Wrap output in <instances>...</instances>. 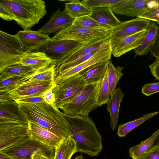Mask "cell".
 I'll list each match as a JSON object with an SVG mask.
<instances>
[{
    "label": "cell",
    "instance_id": "cell-1",
    "mask_svg": "<svg viewBox=\"0 0 159 159\" xmlns=\"http://www.w3.org/2000/svg\"><path fill=\"white\" fill-rule=\"evenodd\" d=\"M21 116L50 132L61 140L71 136L70 125L63 113L53 105L44 101L35 103L18 104Z\"/></svg>",
    "mask_w": 159,
    "mask_h": 159
},
{
    "label": "cell",
    "instance_id": "cell-2",
    "mask_svg": "<svg viewBox=\"0 0 159 159\" xmlns=\"http://www.w3.org/2000/svg\"><path fill=\"white\" fill-rule=\"evenodd\" d=\"M64 115L70 125L71 137L76 143L77 152L98 156L103 148L102 136L92 119Z\"/></svg>",
    "mask_w": 159,
    "mask_h": 159
},
{
    "label": "cell",
    "instance_id": "cell-3",
    "mask_svg": "<svg viewBox=\"0 0 159 159\" xmlns=\"http://www.w3.org/2000/svg\"><path fill=\"white\" fill-rule=\"evenodd\" d=\"M0 4L12 12L14 20L24 30H30L47 13L42 0H1Z\"/></svg>",
    "mask_w": 159,
    "mask_h": 159
},
{
    "label": "cell",
    "instance_id": "cell-4",
    "mask_svg": "<svg viewBox=\"0 0 159 159\" xmlns=\"http://www.w3.org/2000/svg\"><path fill=\"white\" fill-rule=\"evenodd\" d=\"M11 159H32L36 154L43 155L49 159H53L55 148L46 145L30 137L17 144L0 151Z\"/></svg>",
    "mask_w": 159,
    "mask_h": 159
},
{
    "label": "cell",
    "instance_id": "cell-5",
    "mask_svg": "<svg viewBox=\"0 0 159 159\" xmlns=\"http://www.w3.org/2000/svg\"><path fill=\"white\" fill-rule=\"evenodd\" d=\"M112 28H88L72 24L57 32L51 39H68L89 43L110 37Z\"/></svg>",
    "mask_w": 159,
    "mask_h": 159
},
{
    "label": "cell",
    "instance_id": "cell-6",
    "mask_svg": "<svg viewBox=\"0 0 159 159\" xmlns=\"http://www.w3.org/2000/svg\"><path fill=\"white\" fill-rule=\"evenodd\" d=\"M98 107L95 84H89L86 85L77 96L61 109L66 115L87 117Z\"/></svg>",
    "mask_w": 159,
    "mask_h": 159
},
{
    "label": "cell",
    "instance_id": "cell-7",
    "mask_svg": "<svg viewBox=\"0 0 159 159\" xmlns=\"http://www.w3.org/2000/svg\"><path fill=\"white\" fill-rule=\"evenodd\" d=\"M91 42L84 43L71 39H51L46 43L33 52H44L57 64Z\"/></svg>",
    "mask_w": 159,
    "mask_h": 159
},
{
    "label": "cell",
    "instance_id": "cell-8",
    "mask_svg": "<svg viewBox=\"0 0 159 159\" xmlns=\"http://www.w3.org/2000/svg\"><path fill=\"white\" fill-rule=\"evenodd\" d=\"M85 85L79 74L57 84L53 89L55 98L53 105L61 109L77 96Z\"/></svg>",
    "mask_w": 159,
    "mask_h": 159
},
{
    "label": "cell",
    "instance_id": "cell-9",
    "mask_svg": "<svg viewBox=\"0 0 159 159\" xmlns=\"http://www.w3.org/2000/svg\"><path fill=\"white\" fill-rule=\"evenodd\" d=\"M55 81L34 82L19 84L13 89L0 96L14 100L42 96L46 91L57 86Z\"/></svg>",
    "mask_w": 159,
    "mask_h": 159
},
{
    "label": "cell",
    "instance_id": "cell-10",
    "mask_svg": "<svg viewBox=\"0 0 159 159\" xmlns=\"http://www.w3.org/2000/svg\"><path fill=\"white\" fill-rule=\"evenodd\" d=\"M30 137L28 124L0 123V151L14 145Z\"/></svg>",
    "mask_w": 159,
    "mask_h": 159
},
{
    "label": "cell",
    "instance_id": "cell-11",
    "mask_svg": "<svg viewBox=\"0 0 159 159\" xmlns=\"http://www.w3.org/2000/svg\"><path fill=\"white\" fill-rule=\"evenodd\" d=\"M109 39L100 48L97 53L85 62L58 74L54 81L58 84L66 80L79 74L88 67L97 63L110 60L112 54Z\"/></svg>",
    "mask_w": 159,
    "mask_h": 159
},
{
    "label": "cell",
    "instance_id": "cell-12",
    "mask_svg": "<svg viewBox=\"0 0 159 159\" xmlns=\"http://www.w3.org/2000/svg\"><path fill=\"white\" fill-rule=\"evenodd\" d=\"M158 4L159 0H122L111 8L117 14L138 17Z\"/></svg>",
    "mask_w": 159,
    "mask_h": 159
},
{
    "label": "cell",
    "instance_id": "cell-13",
    "mask_svg": "<svg viewBox=\"0 0 159 159\" xmlns=\"http://www.w3.org/2000/svg\"><path fill=\"white\" fill-rule=\"evenodd\" d=\"M151 22L149 20L138 17L128 21H120L112 28L110 43L147 30Z\"/></svg>",
    "mask_w": 159,
    "mask_h": 159
},
{
    "label": "cell",
    "instance_id": "cell-14",
    "mask_svg": "<svg viewBox=\"0 0 159 159\" xmlns=\"http://www.w3.org/2000/svg\"><path fill=\"white\" fill-rule=\"evenodd\" d=\"M147 31V29L145 30L110 43L112 54L116 57H119L131 50L135 49L141 43Z\"/></svg>",
    "mask_w": 159,
    "mask_h": 159
},
{
    "label": "cell",
    "instance_id": "cell-15",
    "mask_svg": "<svg viewBox=\"0 0 159 159\" xmlns=\"http://www.w3.org/2000/svg\"><path fill=\"white\" fill-rule=\"evenodd\" d=\"M15 35L29 52L37 50L51 39L48 35L42 34L38 30H30L20 31Z\"/></svg>",
    "mask_w": 159,
    "mask_h": 159
},
{
    "label": "cell",
    "instance_id": "cell-16",
    "mask_svg": "<svg viewBox=\"0 0 159 159\" xmlns=\"http://www.w3.org/2000/svg\"><path fill=\"white\" fill-rule=\"evenodd\" d=\"M74 20L64 11L59 9L52 14L49 20L38 30L40 33L48 35L58 32L71 25Z\"/></svg>",
    "mask_w": 159,
    "mask_h": 159
},
{
    "label": "cell",
    "instance_id": "cell-17",
    "mask_svg": "<svg viewBox=\"0 0 159 159\" xmlns=\"http://www.w3.org/2000/svg\"><path fill=\"white\" fill-rule=\"evenodd\" d=\"M0 123L13 122L28 124L20 115L18 104L10 98L0 99Z\"/></svg>",
    "mask_w": 159,
    "mask_h": 159
},
{
    "label": "cell",
    "instance_id": "cell-18",
    "mask_svg": "<svg viewBox=\"0 0 159 159\" xmlns=\"http://www.w3.org/2000/svg\"><path fill=\"white\" fill-rule=\"evenodd\" d=\"M54 63L52 60L43 52H27L20 57L19 64L31 68L35 71L45 69Z\"/></svg>",
    "mask_w": 159,
    "mask_h": 159
},
{
    "label": "cell",
    "instance_id": "cell-19",
    "mask_svg": "<svg viewBox=\"0 0 159 159\" xmlns=\"http://www.w3.org/2000/svg\"><path fill=\"white\" fill-rule=\"evenodd\" d=\"M30 137L50 147L55 148L62 140L48 130L31 122H28Z\"/></svg>",
    "mask_w": 159,
    "mask_h": 159
},
{
    "label": "cell",
    "instance_id": "cell-20",
    "mask_svg": "<svg viewBox=\"0 0 159 159\" xmlns=\"http://www.w3.org/2000/svg\"><path fill=\"white\" fill-rule=\"evenodd\" d=\"M91 9L90 16L102 27L111 29L120 22L115 16L110 7H96Z\"/></svg>",
    "mask_w": 159,
    "mask_h": 159
},
{
    "label": "cell",
    "instance_id": "cell-21",
    "mask_svg": "<svg viewBox=\"0 0 159 159\" xmlns=\"http://www.w3.org/2000/svg\"><path fill=\"white\" fill-rule=\"evenodd\" d=\"M26 52L0 43V73L10 66L19 64L21 57Z\"/></svg>",
    "mask_w": 159,
    "mask_h": 159
},
{
    "label": "cell",
    "instance_id": "cell-22",
    "mask_svg": "<svg viewBox=\"0 0 159 159\" xmlns=\"http://www.w3.org/2000/svg\"><path fill=\"white\" fill-rule=\"evenodd\" d=\"M110 60L93 65L79 74L84 84H95L105 75Z\"/></svg>",
    "mask_w": 159,
    "mask_h": 159
},
{
    "label": "cell",
    "instance_id": "cell-23",
    "mask_svg": "<svg viewBox=\"0 0 159 159\" xmlns=\"http://www.w3.org/2000/svg\"><path fill=\"white\" fill-rule=\"evenodd\" d=\"M124 96L121 89L117 88L106 103L107 109L110 115V125L114 131L118 123L120 105Z\"/></svg>",
    "mask_w": 159,
    "mask_h": 159
},
{
    "label": "cell",
    "instance_id": "cell-24",
    "mask_svg": "<svg viewBox=\"0 0 159 159\" xmlns=\"http://www.w3.org/2000/svg\"><path fill=\"white\" fill-rule=\"evenodd\" d=\"M56 63H52L47 68L36 71L22 77L18 85L23 83L34 82L54 81Z\"/></svg>",
    "mask_w": 159,
    "mask_h": 159
},
{
    "label": "cell",
    "instance_id": "cell-25",
    "mask_svg": "<svg viewBox=\"0 0 159 159\" xmlns=\"http://www.w3.org/2000/svg\"><path fill=\"white\" fill-rule=\"evenodd\" d=\"M159 135V129L146 140L130 148L129 154L132 159H141L154 146Z\"/></svg>",
    "mask_w": 159,
    "mask_h": 159
},
{
    "label": "cell",
    "instance_id": "cell-26",
    "mask_svg": "<svg viewBox=\"0 0 159 159\" xmlns=\"http://www.w3.org/2000/svg\"><path fill=\"white\" fill-rule=\"evenodd\" d=\"M76 152V143L70 136L64 138L55 148L53 159H70Z\"/></svg>",
    "mask_w": 159,
    "mask_h": 159
},
{
    "label": "cell",
    "instance_id": "cell-27",
    "mask_svg": "<svg viewBox=\"0 0 159 159\" xmlns=\"http://www.w3.org/2000/svg\"><path fill=\"white\" fill-rule=\"evenodd\" d=\"M159 27L155 22H151L147 33L141 44L134 49L135 57L146 55L150 52L151 47L158 33Z\"/></svg>",
    "mask_w": 159,
    "mask_h": 159
},
{
    "label": "cell",
    "instance_id": "cell-28",
    "mask_svg": "<svg viewBox=\"0 0 159 159\" xmlns=\"http://www.w3.org/2000/svg\"><path fill=\"white\" fill-rule=\"evenodd\" d=\"M65 4L64 11L72 18L75 20L83 16L90 15L92 13L91 8L79 0L67 1Z\"/></svg>",
    "mask_w": 159,
    "mask_h": 159
},
{
    "label": "cell",
    "instance_id": "cell-29",
    "mask_svg": "<svg viewBox=\"0 0 159 159\" xmlns=\"http://www.w3.org/2000/svg\"><path fill=\"white\" fill-rule=\"evenodd\" d=\"M107 73V69L104 76L95 84L96 100L98 107L106 104L111 97Z\"/></svg>",
    "mask_w": 159,
    "mask_h": 159
},
{
    "label": "cell",
    "instance_id": "cell-30",
    "mask_svg": "<svg viewBox=\"0 0 159 159\" xmlns=\"http://www.w3.org/2000/svg\"><path fill=\"white\" fill-rule=\"evenodd\" d=\"M159 112V111H156L147 113L139 119L120 125L117 129L118 135L119 137H125L135 127L145 121L157 115Z\"/></svg>",
    "mask_w": 159,
    "mask_h": 159
},
{
    "label": "cell",
    "instance_id": "cell-31",
    "mask_svg": "<svg viewBox=\"0 0 159 159\" xmlns=\"http://www.w3.org/2000/svg\"><path fill=\"white\" fill-rule=\"evenodd\" d=\"M123 67L117 66L116 67L110 60L107 68V79L111 96L114 92L120 79L123 75L122 70Z\"/></svg>",
    "mask_w": 159,
    "mask_h": 159
},
{
    "label": "cell",
    "instance_id": "cell-32",
    "mask_svg": "<svg viewBox=\"0 0 159 159\" xmlns=\"http://www.w3.org/2000/svg\"><path fill=\"white\" fill-rule=\"evenodd\" d=\"M36 71L30 67L21 64L8 67L0 74V79L10 77H24Z\"/></svg>",
    "mask_w": 159,
    "mask_h": 159
},
{
    "label": "cell",
    "instance_id": "cell-33",
    "mask_svg": "<svg viewBox=\"0 0 159 159\" xmlns=\"http://www.w3.org/2000/svg\"><path fill=\"white\" fill-rule=\"evenodd\" d=\"M0 43L14 47L24 52H29L15 35L9 34L1 30L0 31Z\"/></svg>",
    "mask_w": 159,
    "mask_h": 159
},
{
    "label": "cell",
    "instance_id": "cell-34",
    "mask_svg": "<svg viewBox=\"0 0 159 159\" xmlns=\"http://www.w3.org/2000/svg\"><path fill=\"white\" fill-rule=\"evenodd\" d=\"M23 77H10L0 79V93L6 92L18 85L19 80Z\"/></svg>",
    "mask_w": 159,
    "mask_h": 159
},
{
    "label": "cell",
    "instance_id": "cell-35",
    "mask_svg": "<svg viewBox=\"0 0 159 159\" xmlns=\"http://www.w3.org/2000/svg\"><path fill=\"white\" fill-rule=\"evenodd\" d=\"M122 0H83L81 2L88 7H111Z\"/></svg>",
    "mask_w": 159,
    "mask_h": 159
},
{
    "label": "cell",
    "instance_id": "cell-36",
    "mask_svg": "<svg viewBox=\"0 0 159 159\" xmlns=\"http://www.w3.org/2000/svg\"><path fill=\"white\" fill-rule=\"evenodd\" d=\"M72 24L88 28L102 27L97 22L91 18L90 15L74 20Z\"/></svg>",
    "mask_w": 159,
    "mask_h": 159
},
{
    "label": "cell",
    "instance_id": "cell-37",
    "mask_svg": "<svg viewBox=\"0 0 159 159\" xmlns=\"http://www.w3.org/2000/svg\"><path fill=\"white\" fill-rule=\"evenodd\" d=\"M138 17L157 22L159 21V4L149 9Z\"/></svg>",
    "mask_w": 159,
    "mask_h": 159
},
{
    "label": "cell",
    "instance_id": "cell-38",
    "mask_svg": "<svg viewBox=\"0 0 159 159\" xmlns=\"http://www.w3.org/2000/svg\"><path fill=\"white\" fill-rule=\"evenodd\" d=\"M159 92V81L157 83L146 84L142 89V93L148 96Z\"/></svg>",
    "mask_w": 159,
    "mask_h": 159
},
{
    "label": "cell",
    "instance_id": "cell-39",
    "mask_svg": "<svg viewBox=\"0 0 159 159\" xmlns=\"http://www.w3.org/2000/svg\"><path fill=\"white\" fill-rule=\"evenodd\" d=\"M141 159H159V143L154 145Z\"/></svg>",
    "mask_w": 159,
    "mask_h": 159
},
{
    "label": "cell",
    "instance_id": "cell-40",
    "mask_svg": "<svg viewBox=\"0 0 159 159\" xmlns=\"http://www.w3.org/2000/svg\"><path fill=\"white\" fill-rule=\"evenodd\" d=\"M0 16L4 20H14L15 17L12 12L5 6L0 4Z\"/></svg>",
    "mask_w": 159,
    "mask_h": 159
},
{
    "label": "cell",
    "instance_id": "cell-41",
    "mask_svg": "<svg viewBox=\"0 0 159 159\" xmlns=\"http://www.w3.org/2000/svg\"><path fill=\"white\" fill-rule=\"evenodd\" d=\"M18 104L21 103H35L44 101L42 96L28 97L14 100Z\"/></svg>",
    "mask_w": 159,
    "mask_h": 159
},
{
    "label": "cell",
    "instance_id": "cell-42",
    "mask_svg": "<svg viewBox=\"0 0 159 159\" xmlns=\"http://www.w3.org/2000/svg\"><path fill=\"white\" fill-rule=\"evenodd\" d=\"M150 52L156 60L159 58V32L156 37L151 47Z\"/></svg>",
    "mask_w": 159,
    "mask_h": 159
},
{
    "label": "cell",
    "instance_id": "cell-43",
    "mask_svg": "<svg viewBox=\"0 0 159 159\" xmlns=\"http://www.w3.org/2000/svg\"><path fill=\"white\" fill-rule=\"evenodd\" d=\"M54 89L46 91L42 95L44 101L49 104L54 105L55 101V96L53 92Z\"/></svg>",
    "mask_w": 159,
    "mask_h": 159
},
{
    "label": "cell",
    "instance_id": "cell-44",
    "mask_svg": "<svg viewBox=\"0 0 159 159\" xmlns=\"http://www.w3.org/2000/svg\"><path fill=\"white\" fill-rule=\"evenodd\" d=\"M149 67L152 75L159 81V62L155 61L151 64Z\"/></svg>",
    "mask_w": 159,
    "mask_h": 159
},
{
    "label": "cell",
    "instance_id": "cell-45",
    "mask_svg": "<svg viewBox=\"0 0 159 159\" xmlns=\"http://www.w3.org/2000/svg\"><path fill=\"white\" fill-rule=\"evenodd\" d=\"M31 158L32 159H49L43 155L38 154L33 155Z\"/></svg>",
    "mask_w": 159,
    "mask_h": 159
},
{
    "label": "cell",
    "instance_id": "cell-46",
    "mask_svg": "<svg viewBox=\"0 0 159 159\" xmlns=\"http://www.w3.org/2000/svg\"><path fill=\"white\" fill-rule=\"evenodd\" d=\"M0 159H11L9 157L4 153L0 152Z\"/></svg>",
    "mask_w": 159,
    "mask_h": 159
},
{
    "label": "cell",
    "instance_id": "cell-47",
    "mask_svg": "<svg viewBox=\"0 0 159 159\" xmlns=\"http://www.w3.org/2000/svg\"><path fill=\"white\" fill-rule=\"evenodd\" d=\"M84 157L82 154L77 155L74 159H83Z\"/></svg>",
    "mask_w": 159,
    "mask_h": 159
},
{
    "label": "cell",
    "instance_id": "cell-48",
    "mask_svg": "<svg viewBox=\"0 0 159 159\" xmlns=\"http://www.w3.org/2000/svg\"><path fill=\"white\" fill-rule=\"evenodd\" d=\"M155 62H159V58L156 60V61H155Z\"/></svg>",
    "mask_w": 159,
    "mask_h": 159
},
{
    "label": "cell",
    "instance_id": "cell-49",
    "mask_svg": "<svg viewBox=\"0 0 159 159\" xmlns=\"http://www.w3.org/2000/svg\"><path fill=\"white\" fill-rule=\"evenodd\" d=\"M157 23L159 25V21L157 22Z\"/></svg>",
    "mask_w": 159,
    "mask_h": 159
}]
</instances>
